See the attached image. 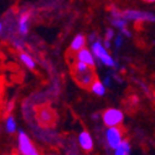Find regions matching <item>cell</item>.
I'll use <instances>...</instances> for the list:
<instances>
[{"instance_id": "6da1fadb", "label": "cell", "mask_w": 155, "mask_h": 155, "mask_svg": "<svg viewBox=\"0 0 155 155\" xmlns=\"http://www.w3.org/2000/svg\"><path fill=\"white\" fill-rule=\"evenodd\" d=\"M71 71H72V76H73L74 81L86 89H91L92 83L97 80L94 67L88 66V64H86L81 61H77L76 58L72 61Z\"/></svg>"}, {"instance_id": "7a4b0ae2", "label": "cell", "mask_w": 155, "mask_h": 155, "mask_svg": "<svg viewBox=\"0 0 155 155\" xmlns=\"http://www.w3.org/2000/svg\"><path fill=\"white\" fill-rule=\"evenodd\" d=\"M35 118L42 128H52L56 124L57 114L48 104L35 107Z\"/></svg>"}, {"instance_id": "3957f363", "label": "cell", "mask_w": 155, "mask_h": 155, "mask_svg": "<svg viewBox=\"0 0 155 155\" xmlns=\"http://www.w3.org/2000/svg\"><path fill=\"white\" fill-rule=\"evenodd\" d=\"M123 118H124L123 112L117 109V108H109L103 113V123H104L108 128L109 127H117V125L122 124Z\"/></svg>"}, {"instance_id": "277c9868", "label": "cell", "mask_w": 155, "mask_h": 155, "mask_svg": "<svg viewBox=\"0 0 155 155\" xmlns=\"http://www.w3.org/2000/svg\"><path fill=\"white\" fill-rule=\"evenodd\" d=\"M19 150L22 155H40L36 147L31 143L28 134L22 130L19 133Z\"/></svg>"}, {"instance_id": "5b68a950", "label": "cell", "mask_w": 155, "mask_h": 155, "mask_svg": "<svg viewBox=\"0 0 155 155\" xmlns=\"http://www.w3.org/2000/svg\"><path fill=\"white\" fill-rule=\"evenodd\" d=\"M92 52L93 55L102 61V63H104L106 66H109V67H113L115 66V63H114V60L108 55L107 52V48L103 46L99 41H94L92 44Z\"/></svg>"}, {"instance_id": "8992f818", "label": "cell", "mask_w": 155, "mask_h": 155, "mask_svg": "<svg viewBox=\"0 0 155 155\" xmlns=\"http://www.w3.org/2000/svg\"><path fill=\"white\" fill-rule=\"evenodd\" d=\"M106 138H107L108 145L115 149L122 143V130L117 127H109L106 133Z\"/></svg>"}, {"instance_id": "52a82bcc", "label": "cell", "mask_w": 155, "mask_h": 155, "mask_svg": "<svg viewBox=\"0 0 155 155\" xmlns=\"http://www.w3.org/2000/svg\"><path fill=\"white\" fill-rule=\"evenodd\" d=\"M74 58L77 61H81L86 64H88V66H92L94 67V58H93V55L91 54V51L87 50V48H81L80 51H77V52L74 54Z\"/></svg>"}, {"instance_id": "ba28073f", "label": "cell", "mask_w": 155, "mask_h": 155, "mask_svg": "<svg viewBox=\"0 0 155 155\" xmlns=\"http://www.w3.org/2000/svg\"><path fill=\"white\" fill-rule=\"evenodd\" d=\"M78 141H80L81 148L84 151H91L93 149V140H92V138H91V135H89L88 132L83 130L78 137Z\"/></svg>"}, {"instance_id": "9c48e42d", "label": "cell", "mask_w": 155, "mask_h": 155, "mask_svg": "<svg viewBox=\"0 0 155 155\" xmlns=\"http://www.w3.org/2000/svg\"><path fill=\"white\" fill-rule=\"evenodd\" d=\"M84 44H86V37L82 34H80V35H77L72 40L70 50L72 51V52H77V51H80L81 48L84 47Z\"/></svg>"}, {"instance_id": "30bf717a", "label": "cell", "mask_w": 155, "mask_h": 155, "mask_svg": "<svg viewBox=\"0 0 155 155\" xmlns=\"http://www.w3.org/2000/svg\"><path fill=\"white\" fill-rule=\"evenodd\" d=\"M29 19H30V14L29 12H24L21 15L20 20H19V29H20V32L22 35H26L28 34V22H29Z\"/></svg>"}, {"instance_id": "8fae6325", "label": "cell", "mask_w": 155, "mask_h": 155, "mask_svg": "<svg viewBox=\"0 0 155 155\" xmlns=\"http://www.w3.org/2000/svg\"><path fill=\"white\" fill-rule=\"evenodd\" d=\"M91 91H92L94 94H97V96H103V94H104L106 88H104V84H103L101 81L96 80V81L92 83V86H91Z\"/></svg>"}, {"instance_id": "7c38bea8", "label": "cell", "mask_w": 155, "mask_h": 155, "mask_svg": "<svg viewBox=\"0 0 155 155\" xmlns=\"http://www.w3.org/2000/svg\"><path fill=\"white\" fill-rule=\"evenodd\" d=\"M129 151H130V147H129L128 141H122V143L115 148V154L114 155H129Z\"/></svg>"}, {"instance_id": "4fadbf2b", "label": "cell", "mask_w": 155, "mask_h": 155, "mask_svg": "<svg viewBox=\"0 0 155 155\" xmlns=\"http://www.w3.org/2000/svg\"><path fill=\"white\" fill-rule=\"evenodd\" d=\"M20 58H21V61H22V63L25 64L26 67H29V68H35V62H34V60L28 55V54H25V52H21V55H20Z\"/></svg>"}, {"instance_id": "5bb4252c", "label": "cell", "mask_w": 155, "mask_h": 155, "mask_svg": "<svg viewBox=\"0 0 155 155\" xmlns=\"http://www.w3.org/2000/svg\"><path fill=\"white\" fill-rule=\"evenodd\" d=\"M15 129H16L15 119L10 115V117L6 119V130H8V133H14V132H15Z\"/></svg>"}, {"instance_id": "9a60e30c", "label": "cell", "mask_w": 155, "mask_h": 155, "mask_svg": "<svg viewBox=\"0 0 155 155\" xmlns=\"http://www.w3.org/2000/svg\"><path fill=\"white\" fill-rule=\"evenodd\" d=\"M3 88H4V81H3V77H0V97H2V93H3Z\"/></svg>"}, {"instance_id": "2e32d148", "label": "cell", "mask_w": 155, "mask_h": 155, "mask_svg": "<svg viewBox=\"0 0 155 155\" xmlns=\"http://www.w3.org/2000/svg\"><path fill=\"white\" fill-rule=\"evenodd\" d=\"M115 44H117V47L120 46V44H122V36H118L117 37V42H115Z\"/></svg>"}, {"instance_id": "e0dca14e", "label": "cell", "mask_w": 155, "mask_h": 155, "mask_svg": "<svg viewBox=\"0 0 155 155\" xmlns=\"http://www.w3.org/2000/svg\"><path fill=\"white\" fill-rule=\"evenodd\" d=\"M2 30H3V24H2V21H0V34H2Z\"/></svg>"}, {"instance_id": "ac0fdd59", "label": "cell", "mask_w": 155, "mask_h": 155, "mask_svg": "<svg viewBox=\"0 0 155 155\" xmlns=\"http://www.w3.org/2000/svg\"><path fill=\"white\" fill-rule=\"evenodd\" d=\"M144 2H147V3H154L155 0H144Z\"/></svg>"}, {"instance_id": "d6986e66", "label": "cell", "mask_w": 155, "mask_h": 155, "mask_svg": "<svg viewBox=\"0 0 155 155\" xmlns=\"http://www.w3.org/2000/svg\"><path fill=\"white\" fill-rule=\"evenodd\" d=\"M11 155H18V154H11Z\"/></svg>"}]
</instances>
